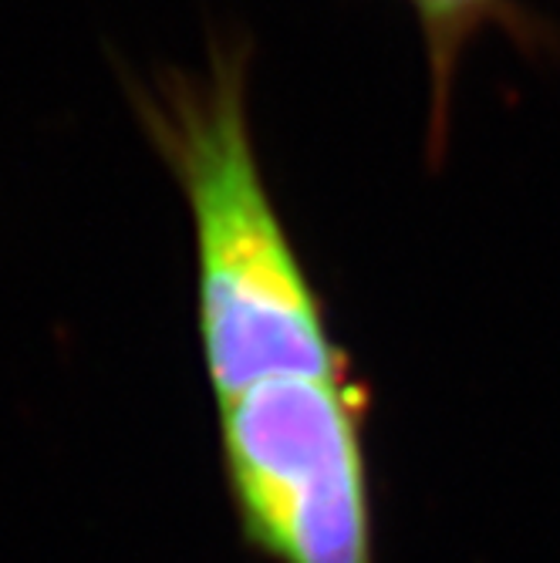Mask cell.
<instances>
[{
    "instance_id": "obj_1",
    "label": "cell",
    "mask_w": 560,
    "mask_h": 563,
    "mask_svg": "<svg viewBox=\"0 0 560 563\" xmlns=\"http://www.w3.org/2000/svg\"><path fill=\"white\" fill-rule=\"evenodd\" d=\"M246 68V44H217L202 75L176 71L132 91L145 135L186 196L199 344L220 405L264 382L348 372L261 169Z\"/></svg>"
},
{
    "instance_id": "obj_2",
    "label": "cell",
    "mask_w": 560,
    "mask_h": 563,
    "mask_svg": "<svg viewBox=\"0 0 560 563\" xmlns=\"http://www.w3.org/2000/svg\"><path fill=\"white\" fill-rule=\"evenodd\" d=\"M227 489L274 563H375L365 395L351 372L277 378L220 405Z\"/></svg>"
},
{
    "instance_id": "obj_3",
    "label": "cell",
    "mask_w": 560,
    "mask_h": 563,
    "mask_svg": "<svg viewBox=\"0 0 560 563\" xmlns=\"http://www.w3.org/2000/svg\"><path fill=\"white\" fill-rule=\"evenodd\" d=\"M416 11L426 62H429V156L439 159L449 135L452 81L463 51L483 34L499 27L517 44L534 47L543 41V24L534 21L517 0H409Z\"/></svg>"
}]
</instances>
